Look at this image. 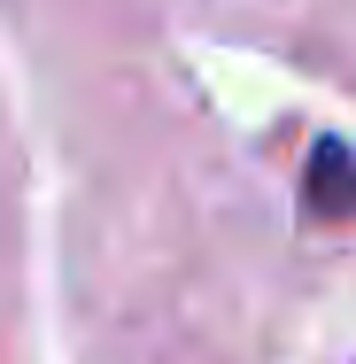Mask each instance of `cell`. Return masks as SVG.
<instances>
[{
    "mask_svg": "<svg viewBox=\"0 0 356 364\" xmlns=\"http://www.w3.org/2000/svg\"><path fill=\"white\" fill-rule=\"evenodd\" d=\"M302 210H310V218H356V147H341V140H318V147H310Z\"/></svg>",
    "mask_w": 356,
    "mask_h": 364,
    "instance_id": "6da1fadb",
    "label": "cell"
}]
</instances>
